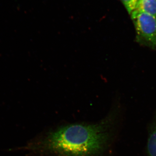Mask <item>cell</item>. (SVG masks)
I'll return each instance as SVG.
<instances>
[{
  "label": "cell",
  "mask_w": 156,
  "mask_h": 156,
  "mask_svg": "<svg viewBox=\"0 0 156 156\" xmlns=\"http://www.w3.org/2000/svg\"><path fill=\"white\" fill-rule=\"evenodd\" d=\"M119 105L95 121H63L48 126L18 150L29 156H114L124 123Z\"/></svg>",
  "instance_id": "cell-1"
},
{
  "label": "cell",
  "mask_w": 156,
  "mask_h": 156,
  "mask_svg": "<svg viewBox=\"0 0 156 156\" xmlns=\"http://www.w3.org/2000/svg\"><path fill=\"white\" fill-rule=\"evenodd\" d=\"M136 33V41L140 44L156 50V18L143 12L131 14Z\"/></svg>",
  "instance_id": "cell-2"
},
{
  "label": "cell",
  "mask_w": 156,
  "mask_h": 156,
  "mask_svg": "<svg viewBox=\"0 0 156 156\" xmlns=\"http://www.w3.org/2000/svg\"><path fill=\"white\" fill-rule=\"evenodd\" d=\"M145 151L147 156H156V112L148 125Z\"/></svg>",
  "instance_id": "cell-3"
},
{
  "label": "cell",
  "mask_w": 156,
  "mask_h": 156,
  "mask_svg": "<svg viewBox=\"0 0 156 156\" xmlns=\"http://www.w3.org/2000/svg\"><path fill=\"white\" fill-rule=\"evenodd\" d=\"M133 12H143L151 14L156 18V0H138Z\"/></svg>",
  "instance_id": "cell-4"
},
{
  "label": "cell",
  "mask_w": 156,
  "mask_h": 156,
  "mask_svg": "<svg viewBox=\"0 0 156 156\" xmlns=\"http://www.w3.org/2000/svg\"><path fill=\"white\" fill-rule=\"evenodd\" d=\"M130 14L136 9L138 0H121Z\"/></svg>",
  "instance_id": "cell-5"
}]
</instances>
